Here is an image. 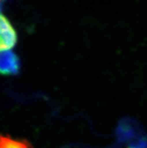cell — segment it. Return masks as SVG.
Segmentation results:
<instances>
[{"instance_id":"obj_1","label":"cell","mask_w":147,"mask_h":148,"mask_svg":"<svg viewBox=\"0 0 147 148\" xmlns=\"http://www.w3.org/2000/svg\"><path fill=\"white\" fill-rule=\"evenodd\" d=\"M17 41V34L10 21L0 14V51H9Z\"/></svg>"},{"instance_id":"obj_2","label":"cell","mask_w":147,"mask_h":148,"mask_svg":"<svg viewBox=\"0 0 147 148\" xmlns=\"http://www.w3.org/2000/svg\"><path fill=\"white\" fill-rule=\"evenodd\" d=\"M21 62L13 51H0V75H14L20 71Z\"/></svg>"},{"instance_id":"obj_3","label":"cell","mask_w":147,"mask_h":148,"mask_svg":"<svg viewBox=\"0 0 147 148\" xmlns=\"http://www.w3.org/2000/svg\"><path fill=\"white\" fill-rule=\"evenodd\" d=\"M0 148H34L26 139L15 138L9 135L0 134Z\"/></svg>"},{"instance_id":"obj_4","label":"cell","mask_w":147,"mask_h":148,"mask_svg":"<svg viewBox=\"0 0 147 148\" xmlns=\"http://www.w3.org/2000/svg\"><path fill=\"white\" fill-rule=\"evenodd\" d=\"M1 10H2V7H1V4H0V14H1Z\"/></svg>"},{"instance_id":"obj_5","label":"cell","mask_w":147,"mask_h":148,"mask_svg":"<svg viewBox=\"0 0 147 148\" xmlns=\"http://www.w3.org/2000/svg\"><path fill=\"white\" fill-rule=\"evenodd\" d=\"M0 1H1V0H0Z\"/></svg>"}]
</instances>
